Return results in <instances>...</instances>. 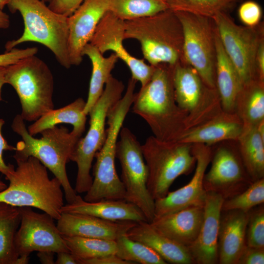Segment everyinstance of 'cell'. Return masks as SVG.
Returning a JSON list of instances; mask_svg holds the SVG:
<instances>
[{
	"mask_svg": "<svg viewBox=\"0 0 264 264\" xmlns=\"http://www.w3.org/2000/svg\"><path fill=\"white\" fill-rule=\"evenodd\" d=\"M82 55L89 58L92 65L88 96L84 110L87 115L103 93L104 87L111 75V71L119 59L113 53L107 57H104L90 43L84 47Z\"/></svg>",
	"mask_w": 264,
	"mask_h": 264,
	"instance_id": "cell-28",
	"label": "cell"
},
{
	"mask_svg": "<svg viewBox=\"0 0 264 264\" xmlns=\"http://www.w3.org/2000/svg\"><path fill=\"white\" fill-rule=\"evenodd\" d=\"M9 16L3 10H0V28L7 29L10 26Z\"/></svg>",
	"mask_w": 264,
	"mask_h": 264,
	"instance_id": "cell-47",
	"label": "cell"
},
{
	"mask_svg": "<svg viewBox=\"0 0 264 264\" xmlns=\"http://www.w3.org/2000/svg\"><path fill=\"white\" fill-rule=\"evenodd\" d=\"M43 0V1L45 2L47 1V0Z\"/></svg>",
	"mask_w": 264,
	"mask_h": 264,
	"instance_id": "cell-51",
	"label": "cell"
},
{
	"mask_svg": "<svg viewBox=\"0 0 264 264\" xmlns=\"http://www.w3.org/2000/svg\"><path fill=\"white\" fill-rule=\"evenodd\" d=\"M216 44V84L220 105L224 111L234 112L243 86L237 70L224 50L217 29Z\"/></svg>",
	"mask_w": 264,
	"mask_h": 264,
	"instance_id": "cell-26",
	"label": "cell"
},
{
	"mask_svg": "<svg viewBox=\"0 0 264 264\" xmlns=\"http://www.w3.org/2000/svg\"><path fill=\"white\" fill-rule=\"evenodd\" d=\"M19 208L21 220L14 239L19 257H29L35 251L69 252L52 217L30 207Z\"/></svg>",
	"mask_w": 264,
	"mask_h": 264,
	"instance_id": "cell-14",
	"label": "cell"
},
{
	"mask_svg": "<svg viewBox=\"0 0 264 264\" xmlns=\"http://www.w3.org/2000/svg\"><path fill=\"white\" fill-rule=\"evenodd\" d=\"M243 126V122L237 113L222 110L200 124L186 130L176 142L209 145L224 140H238Z\"/></svg>",
	"mask_w": 264,
	"mask_h": 264,
	"instance_id": "cell-21",
	"label": "cell"
},
{
	"mask_svg": "<svg viewBox=\"0 0 264 264\" xmlns=\"http://www.w3.org/2000/svg\"><path fill=\"white\" fill-rule=\"evenodd\" d=\"M57 226L63 236L82 237L116 240L126 233L136 222L113 221L93 216L73 213H62Z\"/></svg>",
	"mask_w": 264,
	"mask_h": 264,
	"instance_id": "cell-20",
	"label": "cell"
},
{
	"mask_svg": "<svg viewBox=\"0 0 264 264\" xmlns=\"http://www.w3.org/2000/svg\"><path fill=\"white\" fill-rule=\"evenodd\" d=\"M119 135L120 138L116 143V157L121 167L125 200L137 206L151 222L154 218V200L147 187L148 170L142 145L127 128L122 127Z\"/></svg>",
	"mask_w": 264,
	"mask_h": 264,
	"instance_id": "cell-13",
	"label": "cell"
},
{
	"mask_svg": "<svg viewBox=\"0 0 264 264\" xmlns=\"http://www.w3.org/2000/svg\"><path fill=\"white\" fill-rule=\"evenodd\" d=\"M174 12L182 25L184 63L195 69L207 86L216 88V28L213 19Z\"/></svg>",
	"mask_w": 264,
	"mask_h": 264,
	"instance_id": "cell-10",
	"label": "cell"
},
{
	"mask_svg": "<svg viewBox=\"0 0 264 264\" xmlns=\"http://www.w3.org/2000/svg\"><path fill=\"white\" fill-rule=\"evenodd\" d=\"M6 67L0 66V101L2 100L1 97V89L2 87L5 84V73Z\"/></svg>",
	"mask_w": 264,
	"mask_h": 264,
	"instance_id": "cell-48",
	"label": "cell"
},
{
	"mask_svg": "<svg viewBox=\"0 0 264 264\" xmlns=\"http://www.w3.org/2000/svg\"><path fill=\"white\" fill-rule=\"evenodd\" d=\"M211 161V168L203 178L206 192L215 193L226 199L244 191L252 183L240 153L220 147L212 153Z\"/></svg>",
	"mask_w": 264,
	"mask_h": 264,
	"instance_id": "cell-15",
	"label": "cell"
},
{
	"mask_svg": "<svg viewBox=\"0 0 264 264\" xmlns=\"http://www.w3.org/2000/svg\"><path fill=\"white\" fill-rule=\"evenodd\" d=\"M21 220L19 207L0 202V264H17L14 239Z\"/></svg>",
	"mask_w": 264,
	"mask_h": 264,
	"instance_id": "cell-30",
	"label": "cell"
},
{
	"mask_svg": "<svg viewBox=\"0 0 264 264\" xmlns=\"http://www.w3.org/2000/svg\"><path fill=\"white\" fill-rule=\"evenodd\" d=\"M109 11L108 0H85L68 17V48L71 66L81 63L84 47L89 43L100 21Z\"/></svg>",
	"mask_w": 264,
	"mask_h": 264,
	"instance_id": "cell-18",
	"label": "cell"
},
{
	"mask_svg": "<svg viewBox=\"0 0 264 264\" xmlns=\"http://www.w3.org/2000/svg\"><path fill=\"white\" fill-rule=\"evenodd\" d=\"M38 51V49L36 47L23 49L13 48L0 54V66L6 67L14 64L25 58L36 55Z\"/></svg>",
	"mask_w": 264,
	"mask_h": 264,
	"instance_id": "cell-39",
	"label": "cell"
},
{
	"mask_svg": "<svg viewBox=\"0 0 264 264\" xmlns=\"http://www.w3.org/2000/svg\"><path fill=\"white\" fill-rule=\"evenodd\" d=\"M224 200L218 194L207 192L199 232L195 241L188 247L195 264H219L218 239Z\"/></svg>",
	"mask_w": 264,
	"mask_h": 264,
	"instance_id": "cell-19",
	"label": "cell"
},
{
	"mask_svg": "<svg viewBox=\"0 0 264 264\" xmlns=\"http://www.w3.org/2000/svg\"><path fill=\"white\" fill-rule=\"evenodd\" d=\"M173 83L176 103L187 114L185 131L223 110L217 88L207 86L190 66H174Z\"/></svg>",
	"mask_w": 264,
	"mask_h": 264,
	"instance_id": "cell-12",
	"label": "cell"
},
{
	"mask_svg": "<svg viewBox=\"0 0 264 264\" xmlns=\"http://www.w3.org/2000/svg\"><path fill=\"white\" fill-rule=\"evenodd\" d=\"M192 151L196 160L193 177L183 187L154 200V218L188 207L204 206L207 192L203 187V178L212 152L208 145L204 144H192Z\"/></svg>",
	"mask_w": 264,
	"mask_h": 264,
	"instance_id": "cell-17",
	"label": "cell"
},
{
	"mask_svg": "<svg viewBox=\"0 0 264 264\" xmlns=\"http://www.w3.org/2000/svg\"><path fill=\"white\" fill-rule=\"evenodd\" d=\"M125 39L137 41L150 65L175 66L184 63L181 23L174 11L124 21Z\"/></svg>",
	"mask_w": 264,
	"mask_h": 264,
	"instance_id": "cell-4",
	"label": "cell"
},
{
	"mask_svg": "<svg viewBox=\"0 0 264 264\" xmlns=\"http://www.w3.org/2000/svg\"><path fill=\"white\" fill-rule=\"evenodd\" d=\"M116 255L132 264H166L167 262L155 251L147 245L131 239L127 233H123L115 240Z\"/></svg>",
	"mask_w": 264,
	"mask_h": 264,
	"instance_id": "cell-35",
	"label": "cell"
},
{
	"mask_svg": "<svg viewBox=\"0 0 264 264\" xmlns=\"http://www.w3.org/2000/svg\"><path fill=\"white\" fill-rule=\"evenodd\" d=\"M134 98L133 91L127 89L124 96L110 109L108 113L106 137L95 155L94 177L91 187L84 198L87 201L125 200V187L115 169L116 147L120 131Z\"/></svg>",
	"mask_w": 264,
	"mask_h": 264,
	"instance_id": "cell-6",
	"label": "cell"
},
{
	"mask_svg": "<svg viewBox=\"0 0 264 264\" xmlns=\"http://www.w3.org/2000/svg\"><path fill=\"white\" fill-rule=\"evenodd\" d=\"M237 107L243 124L257 125L264 120V82L255 80L243 86Z\"/></svg>",
	"mask_w": 264,
	"mask_h": 264,
	"instance_id": "cell-31",
	"label": "cell"
},
{
	"mask_svg": "<svg viewBox=\"0 0 264 264\" xmlns=\"http://www.w3.org/2000/svg\"><path fill=\"white\" fill-rule=\"evenodd\" d=\"M4 120L0 118V173L6 177L10 175L14 170V166L11 164H6L3 158V153L4 151H15L16 147H13L8 144L2 134V128L4 124Z\"/></svg>",
	"mask_w": 264,
	"mask_h": 264,
	"instance_id": "cell-42",
	"label": "cell"
},
{
	"mask_svg": "<svg viewBox=\"0 0 264 264\" xmlns=\"http://www.w3.org/2000/svg\"><path fill=\"white\" fill-rule=\"evenodd\" d=\"M127 235L131 239L151 247L167 264H195L187 247L161 234L149 222H136L128 231Z\"/></svg>",
	"mask_w": 264,
	"mask_h": 264,
	"instance_id": "cell-25",
	"label": "cell"
},
{
	"mask_svg": "<svg viewBox=\"0 0 264 264\" xmlns=\"http://www.w3.org/2000/svg\"><path fill=\"white\" fill-rule=\"evenodd\" d=\"M56 264H78V262L70 252L63 251L57 253Z\"/></svg>",
	"mask_w": 264,
	"mask_h": 264,
	"instance_id": "cell-45",
	"label": "cell"
},
{
	"mask_svg": "<svg viewBox=\"0 0 264 264\" xmlns=\"http://www.w3.org/2000/svg\"><path fill=\"white\" fill-rule=\"evenodd\" d=\"M169 9L213 18L220 13L229 14L242 0H165Z\"/></svg>",
	"mask_w": 264,
	"mask_h": 264,
	"instance_id": "cell-34",
	"label": "cell"
},
{
	"mask_svg": "<svg viewBox=\"0 0 264 264\" xmlns=\"http://www.w3.org/2000/svg\"><path fill=\"white\" fill-rule=\"evenodd\" d=\"M124 21L108 11L100 21L89 42L102 54L112 51L129 67L132 78L139 82L141 87L151 79L155 66L147 64L144 60L132 55L125 48Z\"/></svg>",
	"mask_w": 264,
	"mask_h": 264,
	"instance_id": "cell-16",
	"label": "cell"
},
{
	"mask_svg": "<svg viewBox=\"0 0 264 264\" xmlns=\"http://www.w3.org/2000/svg\"><path fill=\"white\" fill-rule=\"evenodd\" d=\"M61 211L87 214L113 221H148L137 206L125 200L102 199L88 202L80 197L73 203L64 204Z\"/></svg>",
	"mask_w": 264,
	"mask_h": 264,
	"instance_id": "cell-24",
	"label": "cell"
},
{
	"mask_svg": "<svg viewBox=\"0 0 264 264\" xmlns=\"http://www.w3.org/2000/svg\"><path fill=\"white\" fill-rule=\"evenodd\" d=\"M238 13L240 20L244 26L254 27L262 22V9L255 1L249 0L241 3Z\"/></svg>",
	"mask_w": 264,
	"mask_h": 264,
	"instance_id": "cell-38",
	"label": "cell"
},
{
	"mask_svg": "<svg viewBox=\"0 0 264 264\" xmlns=\"http://www.w3.org/2000/svg\"><path fill=\"white\" fill-rule=\"evenodd\" d=\"M142 150L148 170L147 187L154 200L166 196L174 181L190 173L196 162L192 144L151 136L142 145Z\"/></svg>",
	"mask_w": 264,
	"mask_h": 264,
	"instance_id": "cell-9",
	"label": "cell"
},
{
	"mask_svg": "<svg viewBox=\"0 0 264 264\" xmlns=\"http://www.w3.org/2000/svg\"><path fill=\"white\" fill-rule=\"evenodd\" d=\"M109 11L123 21L150 16L169 9L165 0H108Z\"/></svg>",
	"mask_w": 264,
	"mask_h": 264,
	"instance_id": "cell-33",
	"label": "cell"
},
{
	"mask_svg": "<svg viewBox=\"0 0 264 264\" xmlns=\"http://www.w3.org/2000/svg\"><path fill=\"white\" fill-rule=\"evenodd\" d=\"M264 248L247 246L243 249L237 264H264Z\"/></svg>",
	"mask_w": 264,
	"mask_h": 264,
	"instance_id": "cell-41",
	"label": "cell"
},
{
	"mask_svg": "<svg viewBox=\"0 0 264 264\" xmlns=\"http://www.w3.org/2000/svg\"><path fill=\"white\" fill-rule=\"evenodd\" d=\"M63 237L69 252L78 264L85 260L115 254L116 252L115 240L77 236Z\"/></svg>",
	"mask_w": 264,
	"mask_h": 264,
	"instance_id": "cell-32",
	"label": "cell"
},
{
	"mask_svg": "<svg viewBox=\"0 0 264 264\" xmlns=\"http://www.w3.org/2000/svg\"><path fill=\"white\" fill-rule=\"evenodd\" d=\"M212 19L224 50L242 86L259 80L256 58L259 44L264 39V22L254 27L239 25L225 13L218 14Z\"/></svg>",
	"mask_w": 264,
	"mask_h": 264,
	"instance_id": "cell-11",
	"label": "cell"
},
{
	"mask_svg": "<svg viewBox=\"0 0 264 264\" xmlns=\"http://www.w3.org/2000/svg\"><path fill=\"white\" fill-rule=\"evenodd\" d=\"M80 264H132L123 260L116 254L103 256L82 262Z\"/></svg>",
	"mask_w": 264,
	"mask_h": 264,
	"instance_id": "cell-43",
	"label": "cell"
},
{
	"mask_svg": "<svg viewBox=\"0 0 264 264\" xmlns=\"http://www.w3.org/2000/svg\"><path fill=\"white\" fill-rule=\"evenodd\" d=\"M85 105L86 101L82 98H78L64 107L53 109L29 126L28 132L34 136L47 129L65 123L72 125V131L82 135L87 121V115L84 111Z\"/></svg>",
	"mask_w": 264,
	"mask_h": 264,
	"instance_id": "cell-27",
	"label": "cell"
},
{
	"mask_svg": "<svg viewBox=\"0 0 264 264\" xmlns=\"http://www.w3.org/2000/svg\"><path fill=\"white\" fill-rule=\"evenodd\" d=\"M238 140L240 156L252 181L264 178V139L258 131L257 124H243Z\"/></svg>",
	"mask_w": 264,
	"mask_h": 264,
	"instance_id": "cell-29",
	"label": "cell"
},
{
	"mask_svg": "<svg viewBox=\"0 0 264 264\" xmlns=\"http://www.w3.org/2000/svg\"><path fill=\"white\" fill-rule=\"evenodd\" d=\"M7 6L11 12L21 14L24 30L19 38L6 43V51L23 43L36 42L50 50L64 67H71L67 17L55 12L42 0H11Z\"/></svg>",
	"mask_w": 264,
	"mask_h": 264,
	"instance_id": "cell-5",
	"label": "cell"
},
{
	"mask_svg": "<svg viewBox=\"0 0 264 264\" xmlns=\"http://www.w3.org/2000/svg\"><path fill=\"white\" fill-rule=\"evenodd\" d=\"M173 66H155L148 83L135 94L133 112L149 125L154 136L162 141L176 142L185 130L187 114L177 105L173 83Z\"/></svg>",
	"mask_w": 264,
	"mask_h": 264,
	"instance_id": "cell-1",
	"label": "cell"
},
{
	"mask_svg": "<svg viewBox=\"0 0 264 264\" xmlns=\"http://www.w3.org/2000/svg\"><path fill=\"white\" fill-rule=\"evenodd\" d=\"M203 206L188 207L156 217L150 223L161 234L188 247L199 232L203 218Z\"/></svg>",
	"mask_w": 264,
	"mask_h": 264,
	"instance_id": "cell-23",
	"label": "cell"
},
{
	"mask_svg": "<svg viewBox=\"0 0 264 264\" xmlns=\"http://www.w3.org/2000/svg\"><path fill=\"white\" fill-rule=\"evenodd\" d=\"M264 202V178H262L253 182L242 193L224 199L221 210H240L248 212Z\"/></svg>",
	"mask_w": 264,
	"mask_h": 264,
	"instance_id": "cell-36",
	"label": "cell"
},
{
	"mask_svg": "<svg viewBox=\"0 0 264 264\" xmlns=\"http://www.w3.org/2000/svg\"><path fill=\"white\" fill-rule=\"evenodd\" d=\"M55 253L52 251H44L38 252L37 257L40 262L43 264H54V254Z\"/></svg>",
	"mask_w": 264,
	"mask_h": 264,
	"instance_id": "cell-46",
	"label": "cell"
},
{
	"mask_svg": "<svg viewBox=\"0 0 264 264\" xmlns=\"http://www.w3.org/2000/svg\"><path fill=\"white\" fill-rule=\"evenodd\" d=\"M7 187V185L4 182L0 180V192L4 190Z\"/></svg>",
	"mask_w": 264,
	"mask_h": 264,
	"instance_id": "cell-50",
	"label": "cell"
},
{
	"mask_svg": "<svg viewBox=\"0 0 264 264\" xmlns=\"http://www.w3.org/2000/svg\"><path fill=\"white\" fill-rule=\"evenodd\" d=\"M85 0H50L48 6L55 12L70 16Z\"/></svg>",
	"mask_w": 264,
	"mask_h": 264,
	"instance_id": "cell-40",
	"label": "cell"
},
{
	"mask_svg": "<svg viewBox=\"0 0 264 264\" xmlns=\"http://www.w3.org/2000/svg\"><path fill=\"white\" fill-rule=\"evenodd\" d=\"M50 0H47V1L48 2H49Z\"/></svg>",
	"mask_w": 264,
	"mask_h": 264,
	"instance_id": "cell-52",
	"label": "cell"
},
{
	"mask_svg": "<svg viewBox=\"0 0 264 264\" xmlns=\"http://www.w3.org/2000/svg\"><path fill=\"white\" fill-rule=\"evenodd\" d=\"M20 114L14 118L11 128L22 138L17 142L13 157L15 160L33 157L39 160L61 182L67 203L76 201L77 195L67 177L66 165L78 140L82 137L67 128L55 126L43 131L42 137L30 135Z\"/></svg>",
	"mask_w": 264,
	"mask_h": 264,
	"instance_id": "cell-2",
	"label": "cell"
},
{
	"mask_svg": "<svg viewBox=\"0 0 264 264\" xmlns=\"http://www.w3.org/2000/svg\"><path fill=\"white\" fill-rule=\"evenodd\" d=\"M5 83L15 90L24 121H35L54 109V81L47 64L36 55L6 67Z\"/></svg>",
	"mask_w": 264,
	"mask_h": 264,
	"instance_id": "cell-7",
	"label": "cell"
},
{
	"mask_svg": "<svg viewBox=\"0 0 264 264\" xmlns=\"http://www.w3.org/2000/svg\"><path fill=\"white\" fill-rule=\"evenodd\" d=\"M246 242V245L249 246L264 248V204L253 208L248 212Z\"/></svg>",
	"mask_w": 264,
	"mask_h": 264,
	"instance_id": "cell-37",
	"label": "cell"
},
{
	"mask_svg": "<svg viewBox=\"0 0 264 264\" xmlns=\"http://www.w3.org/2000/svg\"><path fill=\"white\" fill-rule=\"evenodd\" d=\"M11 0H0V10H3L5 5H7Z\"/></svg>",
	"mask_w": 264,
	"mask_h": 264,
	"instance_id": "cell-49",
	"label": "cell"
},
{
	"mask_svg": "<svg viewBox=\"0 0 264 264\" xmlns=\"http://www.w3.org/2000/svg\"><path fill=\"white\" fill-rule=\"evenodd\" d=\"M16 161L17 167L5 177L9 184L0 192V202L37 208L58 220L64 205L60 181L50 178L47 169L35 157Z\"/></svg>",
	"mask_w": 264,
	"mask_h": 264,
	"instance_id": "cell-3",
	"label": "cell"
},
{
	"mask_svg": "<svg viewBox=\"0 0 264 264\" xmlns=\"http://www.w3.org/2000/svg\"><path fill=\"white\" fill-rule=\"evenodd\" d=\"M125 86L111 75L105 84L101 95L90 110L89 127L84 137L77 142L70 160L75 162L77 173L74 190L77 193H86L91 186L90 172L96 153L106 137V121L110 109L122 97Z\"/></svg>",
	"mask_w": 264,
	"mask_h": 264,
	"instance_id": "cell-8",
	"label": "cell"
},
{
	"mask_svg": "<svg viewBox=\"0 0 264 264\" xmlns=\"http://www.w3.org/2000/svg\"><path fill=\"white\" fill-rule=\"evenodd\" d=\"M256 65L259 79L264 82V39L261 42L258 49Z\"/></svg>",
	"mask_w": 264,
	"mask_h": 264,
	"instance_id": "cell-44",
	"label": "cell"
},
{
	"mask_svg": "<svg viewBox=\"0 0 264 264\" xmlns=\"http://www.w3.org/2000/svg\"><path fill=\"white\" fill-rule=\"evenodd\" d=\"M248 212L240 210L222 211L218 239L220 264H237L246 246V230Z\"/></svg>",
	"mask_w": 264,
	"mask_h": 264,
	"instance_id": "cell-22",
	"label": "cell"
}]
</instances>
